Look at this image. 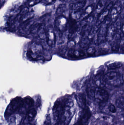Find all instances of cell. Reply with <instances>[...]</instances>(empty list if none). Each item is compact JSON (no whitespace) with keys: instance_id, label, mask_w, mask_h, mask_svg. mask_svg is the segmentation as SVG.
Listing matches in <instances>:
<instances>
[{"instance_id":"1","label":"cell","mask_w":124,"mask_h":125,"mask_svg":"<svg viewBox=\"0 0 124 125\" xmlns=\"http://www.w3.org/2000/svg\"><path fill=\"white\" fill-rule=\"evenodd\" d=\"M75 106L73 100L70 98L66 99L64 101V109L59 125H69L75 114Z\"/></svg>"},{"instance_id":"2","label":"cell","mask_w":124,"mask_h":125,"mask_svg":"<svg viewBox=\"0 0 124 125\" xmlns=\"http://www.w3.org/2000/svg\"><path fill=\"white\" fill-rule=\"evenodd\" d=\"M106 83L114 86H119L124 83L123 76L116 72H110L105 75Z\"/></svg>"},{"instance_id":"3","label":"cell","mask_w":124,"mask_h":125,"mask_svg":"<svg viewBox=\"0 0 124 125\" xmlns=\"http://www.w3.org/2000/svg\"><path fill=\"white\" fill-rule=\"evenodd\" d=\"M64 107V101H58L56 102L53 108L52 125H59Z\"/></svg>"},{"instance_id":"4","label":"cell","mask_w":124,"mask_h":125,"mask_svg":"<svg viewBox=\"0 0 124 125\" xmlns=\"http://www.w3.org/2000/svg\"><path fill=\"white\" fill-rule=\"evenodd\" d=\"M113 2H110L107 6L106 8L103 10L99 15L98 18L96 21L95 25L92 28V31L95 34L97 33L98 30L100 27L101 24L106 20V18L108 17L110 14V11L113 4Z\"/></svg>"},{"instance_id":"5","label":"cell","mask_w":124,"mask_h":125,"mask_svg":"<svg viewBox=\"0 0 124 125\" xmlns=\"http://www.w3.org/2000/svg\"><path fill=\"white\" fill-rule=\"evenodd\" d=\"M42 50L41 45L36 43L32 44L27 50V56L32 60H41L43 59V57L40 53Z\"/></svg>"},{"instance_id":"6","label":"cell","mask_w":124,"mask_h":125,"mask_svg":"<svg viewBox=\"0 0 124 125\" xmlns=\"http://www.w3.org/2000/svg\"><path fill=\"white\" fill-rule=\"evenodd\" d=\"M94 97L98 103L100 104H104L107 102L109 94L102 87L95 88L94 92Z\"/></svg>"},{"instance_id":"7","label":"cell","mask_w":124,"mask_h":125,"mask_svg":"<svg viewBox=\"0 0 124 125\" xmlns=\"http://www.w3.org/2000/svg\"><path fill=\"white\" fill-rule=\"evenodd\" d=\"M111 21L110 17L108 16L100 25L98 31L97 42L98 44H101L106 39L107 29Z\"/></svg>"},{"instance_id":"8","label":"cell","mask_w":124,"mask_h":125,"mask_svg":"<svg viewBox=\"0 0 124 125\" xmlns=\"http://www.w3.org/2000/svg\"><path fill=\"white\" fill-rule=\"evenodd\" d=\"M55 25L60 32H65L68 29V19L65 15L58 16L55 21Z\"/></svg>"},{"instance_id":"9","label":"cell","mask_w":124,"mask_h":125,"mask_svg":"<svg viewBox=\"0 0 124 125\" xmlns=\"http://www.w3.org/2000/svg\"><path fill=\"white\" fill-rule=\"evenodd\" d=\"M122 9V3L119 0H117L115 3L113 4L110 11V17L113 22L118 20L119 15L121 14Z\"/></svg>"},{"instance_id":"10","label":"cell","mask_w":124,"mask_h":125,"mask_svg":"<svg viewBox=\"0 0 124 125\" xmlns=\"http://www.w3.org/2000/svg\"><path fill=\"white\" fill-rule=\"evenodd\" d=\"M23 104V101L20 98L17 97L13 99L8 107L6 111L7 115H10L19 108Z\"/></svg>"},{"instance_id":"11","label":"cell","mask_w":124,"mask_h":125,"mask_svg":"<svg viewBox=\"0 0 124 125\" xmlns=\"http://www.w3.org/2000/svg\"><path fill=\"white\" fill-rule=\"evenodd\" d=\"M83 109L81 113L78 122L74 125H87L91 116V113L87 107Z\"/></svg>"},{"instance_id":"12","label":"cell","mask_w":124,"mask_h":125,"mask_svg":"<svg viewBox=\"0 0 124 125\" xmlns=\"http://www.w3.org/2000/svg\"><path fill=\"white\" fill-rule=\"evenodd\" d=\"M46 40L49 46L54 47L56 43V36L54 29L50 27L46 31Z\"/></svg>"},{"instance_id":"13","label":"cell","mask_w":124,"mask_h":125,"mask_svg":"<svg viewBox=\"0 0 124 125\" xmlns=\"http://www.w3.org/2000/svg\"><path fill=\"white\" fill-rule=\"evenodd\" d=\"M80 27V23H79L78 21L73 19L69 15L68 26L69 33L71 35L74 34L78 31Z\"/></svg>"},{"instance_id":"14","label":"cell","mask_w":124,"mask_h":125,"mask_svg":"<svg viewBox=\"0 0 124 125\" xmlns=\"http://www.w3.org/2000/svg\"><path fill=\"white\" fill-rule=\"evenodd\" d=\"M87 3L86 0H78L69 4V9L72 11L82 10Z\"/></svg>"},{"instance_id":"15","label":"cell","mask_w":124,"mask_h":125,"mask_svg":"<svg viewBox=\"0 0 124 125\" xmlns=\"http://www.w3.org/2000/svg\"><path fill=\"white\" fill-rule=\"evenodd\" d=\"M95 81L98 87L103 88L105 86L106 83V81L105 78V75L102 72L99 73L97 74L95 78Z\"/></svg>"},{"instance_id":"16","label":"cell","mask_w":124,"mask_h":125,"mask_svg":"<svg viewBox=\"0 0 124 125\" xmlns=\"http://www.w3.org/2000/svg\"><path fill=\"white\" fill-rule=\"evenodd\" d=\"M77 103L79 106L82 108H87L86 99L84 94L82 93H78L76 95Z\"/></svg>"},{"instance_id":"17","label":"cell","mask_w":124,"mask_h":125,"mask_svg":"<svg viewBox=\"0 0 124 125\" xmlns=\"http://www.w3.org/2000/svg\"><path fill=\"white\" fill-rule=\"evenodd\" d=\"M68 56L72 58H78L83 57L85 55V53L83 51L71 49L68 52Z\"/></svg>"},{"instance_id":"18","label":"cell","mask_w":124,"mask_h":125,"mask_svg":"<svg viewBox=\"0 0 124 125\" xmlns=\"http://www.w3.org/2000/svg\"><path fill=\"white\" fill-rule=\"evenodd\" d=\"M107 0H99L95 7V11L98 14H99L103 10L107 4Z\"/></svg>"},{"instance_id":"19","label":"cell","mask_w":124,"mask_h":125,"mask_svg":"<svg viewBox=\"0 0 124 125\" xmlns=\"http://www.w3.org/2000/svg\"><path fill=\"white\" fill-rule=\"evenodd\" d=\"M95 6L94 4H91L87 7L86 8L83 10V14L81 18V20H83L90 16L94 9Z\"/></svg>"},{"instance_id":"20","label":"cell","mask_w":124,"mask_h":125,"mask_svg":"<svg viewBox=\"0 0 124 125\" xmlns=\"http://www.w3.org/2000/svg\"><path fill=\"white\" fill-rule=\"evenodd\" d=\"M67 7L66 4H61L59 5L56 11V15L58 16L64 15V14L67 11Z\"/></svg>"},{"instance_id":"21","label":"cell","mask_w":124,"mask_h":125,"mask_svg":"<svg viewBox=\"0 0 124 125\" xmlns=\"http://www.w3.org/2000/svg\"><path fill=\"white\" fill-rule=\"evenodd\" d=\"M83 10H79V11H73L69 15L73 19H74L75 20H79L81 19L82 14H83Z\"/></svg>"},{"instance_id":"22","label":"cell","mask_w":124,"mask_h":125,"mask_svg":"<svg viewBox=\"0 0 124 125\" xmlns=\"http://www.w3.org/2000/svg\"><path fill=\"white\" fill-rule=\"evenodd\" d=\"M116 105L120 108H124V93L121 94L117 98L116 101Z\"/></svg>"},{"instance_id":"23","label":"cell","mask_w":124,"mask_h":125,"mask_svg":"<svg viewBox=\"0 0 124 125\" xmlns=\"http://www.w3.org/2000/svg\"><path fill=\"white\" fill-rule=\"evenodd\" d=\"M36 114V111L34 109H30L28 113L27 117L28 120L30 121L33 120V119L35 117Z\"/></svg>"},{"instance_id":"24","label":"cell","mask_w":124,"mask_h":125,"mask_svg":"<svg viewBox=\"0 0 124 125\" xmlns=\"http://www.w3.org/2000/svg\"><path fill=\"white\" fill-rule=\"evenodd\" d=\"M122 66V64L121 62H114L108 65V68L109 69H115L119 68Z\"/></svg>"},{"instance_id":"25","label":"cell","mask_w":124,"mask_h":125,"mask_svg":"<svg viewBox=\"0 0 124 125\" xmlns=\"http://www.w3.org/2000/svg\"><path fill=\"white\" fill-rule=\"evenodd\" d=\"M87 53L90 55L92 56L94 55L96 52L95 48L93 47H90L87 49Z\"/></svg>"},{"instance_id":"26","label":"cell","mask_w":124,"mask_h":125,"mask_svg":"<svg viewBox=\"0 0 124 125\" xmlns=\"http://www.w3.org/2000/svg\"><path fill=\"white\" fill-rule=\"evenodd\" d=\"M76 40L75 39H71L68 43V47L70 48H73L75 46L76 44Z\"/></svg>"},{"instance_id":"27","label":"cell","mask_w":124,"mask_h":125,"mask_svg":"<svg viewBox=\"0 0 124 125\" xmlns=\"http://www.w3.org/2000/svg\"><path fill=\"white\" fill-rule=\"evenodd\" d=\"M108 109L110 112L112 113H115L116 112V109L115 106L112 104H110L108 106Z\"/></svg>"},{"instance_id":"28","label":"cell","mask_w":124,"mask_h":125,"mask_svg":"<svg viewBox=\"0 0 124 125\" xmlns=\"http://www.w3.org/2000/svg\"><path fill=\"white\" fill-rule=\"evenodd\" d=\"M59 0L61 1H68L70 0Z\"/></svg>"},{"instance_id":"29","label":"cell","mask_w":124,"mask_h":125,"mask_svg":"<svg viewBox=\"0 0 124 125\" xmlns=\"http://www.w3.org/2000/svg\"><path fill=\"white\" fill-rule=\"evenodd\" d=\"M70 0L73 1V2H75V1H77L78 0Z\"/></svg>"}]
</instances>
